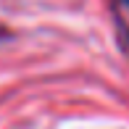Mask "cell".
Returning <instances> with one entry per match:
<instances>
[{"label": "cell", "mask_w": 129, "mask_h": 129, "mask_svg": "<svg viewBox=\"0 0 129 129\" xmlns=\"http://www.w3.org/2000/svg\"><path fill=\"white\" fill-rule=\"evenodd\" d=\"M126 3H129V0H126Z\"/></svg>", "instance_id": "cell-1"}]
</instances>
